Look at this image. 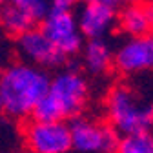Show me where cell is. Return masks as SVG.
<instances>
[{"mask_svg": "<svg viewBox=\"0 0 153 153\" xmlns=\"http://www.w3.org/2000/svg\"><path fill=\"white\" fill-rule=\"evenodd\" d=\"M2 68H4V60H2V51H0V71H2Z\"/></svg>", "mask_w": 153, "mask_h": 153, "instance_id": "e0dca14e", "label": "cell"}, {"mask_svg": "<svg viewBox=\"0 0 153 153\" xmlns=\"http://www.w3.org/2000/svg\"><path fill=\"white\" fill-rule=\"evenodd\" d=\"M38 27L44 31V35L49 38V42L56 48V51L66 60L79 56L86 42V38L79 29V24H76L75 11L51 9Z\"/></svg>", "mask_w": 153, "mask_h": 153, "instance_id": "8992f818", "label": "cell"}, {"mask_svg": "<svg viewBox=\"0 0 153 153\" xmlns=\"http://www.w3.org/2000/svg\"><path fill=\"white\" fill-rule=\"evenodd\" d=\"M33 27H36L33 24V20H29L22 11H18L7 0L0 4V29L6 35L16 38V36L24 35L26 31H29Z\"/></svg>", "mask_w": 153, "mask_h": 153, "instance_id": "7c38bea8", "label": "cell"}, {"mask_svg": "<svg viewBox=\"0 0 153 153\" xmlns=\"http://www.w3.org/2000/svg\"><path fill=\"white\" fill-rule=\"evenodd\" d=\"M91 102V86L82 69L60 68L51 75L48 91L31 119L71 122L86 115Z\"/></svg>", "mask_w": 153, "mask_h": 153, "instance_id": "7a4b0ae2", "label": "cell"}, {"mask_svg": "<svg viewBox=\"0 0 153 153\" xmlns=\"http://www.w3.org/2000/svg\"><path fill=\"white\" fill-rule=\"evenodd\" d=\"M71 148L76 153H115L119 135L115 129L100 119L80 115L69 122Z\"/></svg>", "mask_w": 153, "mask_h": 153, "instance_id": "5b68a950", "label": "cell"}, {"mask_svg": "<svg viewBox=\"0 0 153 153\" xmlns=\"http://www.w3.org/2000/svg\"><path fill=\"white\" fill-rule=\"evenodd\" d=\"M2 2H6V0H0V4H2Z\"/></svg>", "mask_w": 153, "mask_h": 153, "instance_id": "d6986e66", "label": "cell"}, {"mask_svg": "<svg viewBox=\"0 0 153 153\" xmlns=\"http://www.w3.org/2000/svg\"><path fill=\"white\" fill-rule=\"evenodd\" d=\"M117 27L126 36L153 33V0H131L119 11Z\"/></svg>", "mask_w": 153, "mask_h": 153, "instance_id": "30bf717a", "label": "cell"}, {"mask_svg": "<svg viewBox=\"0 0 153 153\" xmlns=\"http://www.w3.org/2000/svg\"><path fill=\"white\" fill-rule=\"evenodd\" d=\"M22 142L27 153H69V122L29 119L22 129Z\"/></svg>", "mask_w": 153, "mask_h": 153, "instance_id": "277c9868", "label": "cell"}, {"mask_svg": "<svg viewBox=\"0 0 153 153\" xmlns=\"http://www.w3.org/2000/svg\"><path fill=\"white\" fill-rule=\"evenodd\" d=\"M0 113H2V104H0Z\"/></svg>", "mask_w": 153, "mask_h": 153, "instance_id": "ac0fdd59", "label": "cell"}, {"mask_svg": "<svg viewBox=\"0 0 153 153\" xmlns=\"http://www.w3.org/2000/svg\"><path fill=\"white\" fill-rule=\"evenodd\" d=\"M15 53L18 60L38 66L42 69H60L66 66V59L56 51V48L49 42V38L44 35L40 27H33L24 35L15 38Z\"/></svg>", "mask_w": 153, "mask_h": 153, "instance_id": "ba28073f", "label": "cell"}, {"mask_svg": "<svg viewBox=\"0 0 153 153\" xmlns=\"http://www.w3.org/2000/svg\"><path fill=\"white\" fill-rule=\"evenodd\" d=\"M80 66L84 69V75L88 76H104L113 68V48L106 38L99 40H86L80 53Z\"/></svg>", "mask_w": 153, "mask_h": 153, "instance_id": "8fae6325", "label": "cell"}, {"mask_svg": "<svg viewBox=\"0 0 153 153\" xmlns=\"http://www.w3.org/2000/svg\"><path fill=\"white\" fill-rule=\"evenodd\" d=\"M113 68L126 79L153 73V33L122 40L113 49Z\"/></svg>", "mask_w": 153, "mask_h": 153, "instance_id": "52a82bcc", "label": "cell"}, {"mask_svg": "<svg viewBox=\"0 0 153 153\" xmlns=\"http://www.w3.org/2000/svg\"><path fill=\"white\" fill-rule=\"evenodd\" d=\"M104 119L119 137L153 129V99L128 82L113 86L104 99Z\"/></svg>", "mask_w": 153, "mask_h": 153, "instance_id": "3957f363", "label": "cell"}, {"mask_svg": "<svg viewBox=\"0 0 153 153\" xmlns=\"http://www.w3.org/2000/svg\"><path fill=\"white\" fill-rule=\"evenodd\" d=\"M51 75L38 66L13 60L0 71L2 113L13 120H29L48 91Z\"/></svg>", "mask_w": 153, "mask_h": 153, "instance_id": "6da1fadb", "label": "cell"}, {"mask_svg": "<svg viewBox=\"0 0 153 153\" xmlns=\"http://www.w3.org/2000/svg\"><path fill=\"white\" fill-rule=\"evenodd\" d=\"M82 0H51V9H60V11H73Z\"/></svg>", "mask_w": 153, "mask_h": 153, "instance_id": "2e32d148", "label": "cell"}, {"mask_svg": "<svg viewBox=\"0 0 153 153\" xmlns=\"http://www.w3.org/2000/svg\"><path fill=\"white\" fill-rule=\"evenodd\" d=\"M86 4H100V6H106V7H111L115 11H120L126 4H129L131 0H82Z\"/></svg>", "mask_w": 153, "mask_h": 153, "instance_id": "9a60e30c", "label": "cell"}, {"mask_svg": "<svg viewBox=\"0 0 153 153\" xmlns=\"http://www.w3.org/2000/svg\"><path fill=\"white\" fill-rule=\"evenodd\" d=\"M115 153H153V129L119 137Z\"/></svg>", "mask_w": 153, "mask_h": 153, "instance_id": "4fadbf2b", "label": "cell"}, {"mask_svg": "<svg viewBox=\"0 0 153 153\" xmlns=\"http://www.w3.org/2000/svg\"><path fill=\"white\" fill-rule=\"evenodd\" d=\"M18 11H22L35 26H38L51 11V0H7Z\"/></svg>", "mask_w": 153, "mask_h": 153, "instance_id": "5bb4252c", "label": "cell"}, {"mask_svg": "<svg viewBox=\"0 0 153 153\" xmlns=\"http://www.w3.org/2000/svg\"><path fill=\"white\" fill-rule=\"evenodd\" d=\"M75 18L86 40H99V38H106L109 33L117 29L119 11L100 4L82 2V6L75 11Z\"/></svg>", "mask_w": 153, "mask_h": 153, "instance_id": "9c48e42d", "label": "cell"}]
</instances>
